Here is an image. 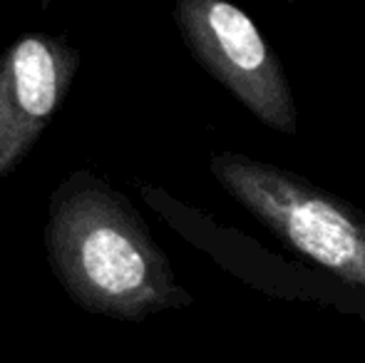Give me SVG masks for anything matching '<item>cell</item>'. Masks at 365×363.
Returning a JSON list of instances; mask_svg holds the SVG:
<instances>
[{
    "mask_svg": "<svg viewBox=\"0 0 365 363\" xmlns=\"http://www.w3.org/2000/svg\"><path fill=\"white\" fill-rule=\"evenodd\" d=\"M43 244L58 284L90 314L145 321L194 301L130 199L90 170L50 194Z\"/></svg>",
    "mask_w": 365,
    "mask_h": 363,
    "instance_id": "6da1fadb",
    "label": "cell"
},
{
    "mask_svg": "<svg viewBox=\"0 0 365 363\" xmlns=\"http://www.w3.org/2000/svg\"><path fill=\"white\" fill-rule=\"evenodd\" d=\"M212 175L301 257L365 296V214L356 204L241 152H217Z\"/></svg>",
    "mask_w": 365,
    "mask_h": 363,
    "instance_id": "7a4b0ae2",
    "label": "cell"
},
{
    "mask_svg": "<svg viewBox=\"0 0 365 363\" xmlns=\"http://www.w3.org/2000/svg\"><path fill=\"white\" fill-rule=\"evenodd\" d=\"M172 15L187 50L217 83L266 127L298 135L289 75L251 15L226 0H179Z\"/></svg>",
    "mask_w": 365,
    "mask_h": 363,
    "instance_id": "3957f363",
    "label": "cell"
},
{
    "mask_svg": "<svg viewBox=\"0 0 365 363\" xmlns=\"http://www.w3.org/2000/svg\"><path fill=\"white\" fill-rule=\"evenodd\" d=\"M80 65V50L50 33L20 35L0 55V182L55 120Z\"/></svg>",
    "mask_w": 365,
    "mask_h": 363,
    "instance_id": "277c9868",
    "label": "cell"
}]
</instances>
